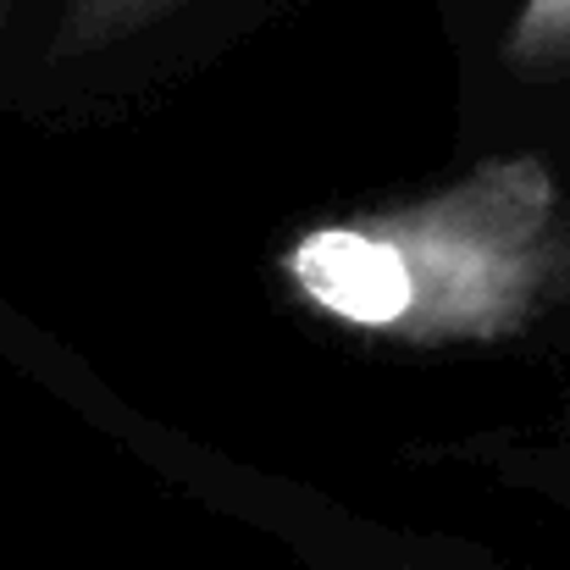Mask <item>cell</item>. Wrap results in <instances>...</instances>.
I'll return each instance as SVG.
<instances>
[{
  "instance_id": "obj_1",
  "label": "cell",
  "mask_w": 570,
  "mask_h": 570,
  "mask_svg": "<svg viewBox=\"0 0 570 570\" xmlns=\"http://www.w3.org/2000/svg\"><path fill=\"white\" fill-rule=\"evenodd\" d=\"M311 316L410 344H504L570 294V222L543 156H493L443 189L316 222L277 249Z\"/></svg>"
},
{
  "instance_id": "obj_2",
  "label": "cell",
  "mask_w": 570,
  "mask_h": 570,
  "mask_svg": "<svg viewBox=\"0 0 570 570\" xmlns=\"http://www.w3.org/2000/svg\"><path fill=\"white\" fill-rule=\"evenodd\" d=\"M178 6L189 0H67L61 17H56V39L50 50L56 56H95V50H111L145 28H156L161 17H173Z\"/></svg>"
},
{
  "instance_id": "obj_3",
  "label": "cell",
  "mask_w": 570,
  "mask_h": 570,
  "mask_svg": "<svg viewBox=\"0 0 570 570\" xmlns=\"http://www.w3.org/2000/svg\"><path fill=\"white\" fill-rule=\"evenodd\" d=\"M499 61L515 78L566 72L570 67V0H521L515 17H510V28H504Z\"/></svg>"
}]
</instances>
